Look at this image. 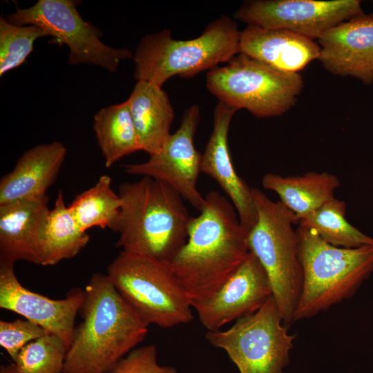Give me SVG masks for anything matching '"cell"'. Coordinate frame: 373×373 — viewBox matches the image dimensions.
<instances>
[{
    "label": "cell",
    "instance_id": "cell-1",
    "mask_svg": "<svg viewBox=\"0 0 373 373\" xmlns=\"http://www.w3.org/2000/svg\"><path fill=\"white\" fill-rule=\"evenodd\" d=\"M248 233L231 201L207 193L200 214L190 218L186 243L167 265L191 305L211 297L242 264Z\"/></svg>",
    "mask_w": 373,
    "mask_h": 373
},
{
    "label": "cell",
    "instance_id": "cell-2",
    "mask_svg": "<svg viewBox=\"0 0 373 373\" xmlns=\"http://www.w3.org/2000/svg\"><path fill=\"white\" fill-rule=\"evenodd\" d=\"M63 373H108L144 340L148 325L117 291L108 276L95 273L84 289Z\"/></svg>",
    "mask_w": 373,
    "mask_h": 373
},
{
    "label": "cell",
    "instance_id": "cell-3",
    "mask_svg": "<svg viewBox=\"0 0 373 373\" xmlns=\"http://www.w3.org/2000/svg\"><path fill=\"white\" fill-rule=\"evenodd\" d=\"M122 206L112 231L125 252L168 265L186 243L191 217L182 196L169 185L149 177L124 182Z\"/></svg>",
    "mask_w": 373,
    "mask_h": 373
},
{
    "label": "cell",
    "instance_id": "cell-4",
    "mask_svg": "<svg viewBox=\"0 0 373 373\" xmlns=\"http://www.w3.org/2000/svg\"><path fill=\"white\" fill-rule=\"evenodd\" d=\"M240 35L236 21L226 15L192 39H174L166 29L146 35L133 52L134 77L162 87L173 76L187 78L210 70L240 53Z\"/></svg>",
    "mask_w": 373,
    "mask_h": 373
},
{
    "label": "cell",
    "instance_id": "cell-5",
    "mask_svg": "<svg viewBox=\"0 0 373 373\" xmlns=\"http://www.w3.org/2000/svg\"><path fill=\"white\" fill-rule=\"evenodd\" d=\"M303 284L293 321L307 319L353 296L373 273V245L343 248L298 226Z\"/></svg>",
    "mask_w": 373,
    "mask_h": 373
},
{
    "label": "cell",
    "instance_id": "cell-6",
    "mask_svg": "<svg viewBox=\"0 0 373 373\" xmlns=\"http://www.w3.org/2000/svg\"><path fill=\"white\" fill-rule=\"evenodd\" d=\"M257 222L248 233V246L269 280L272 296L285 324L293 322L303 284L298 256L296 214L280 201L251 188Z\"/></svg>",
    "mask_w": 373,
    "mask_h": 373
},
{
    "label": "cell",
    "instance_id": "cell-7",
    "mask_svg": "<svg viewBox=\"0 0 373 373\" xmlns=\"http://www.w3.org/2000/svg\"><path fill=\"white\" fill-rule=\"evenodd\" d=\"M107 276L148 326L169 328L194 318L189 299L162 262L121 251L108 265Z\"/></svg>",
    "mask_w": 373,
    "mask_h": 373
},
{
    "label": "cell",
    "instance_id": "cell-8",
    "mask_svg": "<svg viewBox=\"0 0 373 373\" xmlns=\"http://www.w3.org/2000/svg\"><path fill=\"white\" fill-rule=\"evenodd\" d=\"M299 73L277 70L243 53L208 71L206 87L218 101L258 117L284 114L303 88Z\"/></svg>",
    "mask_w": 373,
    "mask_h": 373
},
{
    "label": "cell",
    "instance_id": "cell-9",
    "mask_svg": "<svg viewBox=\"0 0 373 373\" xmlns=\"http://www.w3.org/2000/svg\"><path fill=\"white\" fill-rule=\"evenodd\" d=\"M283 322L271 296L259 310L236 321L228 329L208 331L206 338L226 352L239 373H284L295 336Z\"/></svg>",
    "mask_w": 373,
    "mask_h": 373
},
{
    "label": "cell",
    "instance_id": "cell-10",
    "mask_svg": "<svg viewBox=\"0 0 373 373\" xmlns=\"http://www.w3.org/2000/svg\"><path fill=\"white\" fill-rule=\"evenodd\" d=\"M79 3L74 0H39L29 8H17L5 18L17 26H37L53 38V44L66 45L70 65L91 64L115 72L122 61L133 58V53L103 43L100 30L79 15Z\"/></svg>",
    "mask_w": 373,
    "mask_h": 373
},
{
    "label": "cell",
    "instance_id": "cell-11",
    "mask_svg": "<svg viewBox=\"0 0 373 373\" xmlns=\"http://www.w3.org/2000/svg\"><path fill=\"white\" fill-rule=\"evenodd\" d=\"M363 14L358 0H249L235 19L265 29H285L318 39L331 28Z\"/></svg>",
    "mask_w": 373,
    "mask_h": 373
},
{
    "label": "cell",
    "instance_id": "cell-12",
    "mask_svg": "<svg viewBox=\"0 0 373 373\" xmlns=\"http://www.w3.org/2000/svg\"><path fill=\"white\" fill-rule=\"evenodd\" d=\"M200 119V107L193 104L184 112L180 127L160 151L150 155L146 162L124 166L129 175L149 177L169 185L198 211L204 204V197L197 188L202 154L193 142Z\"/></svg>",
    "mask_w": 373,
    "mask_h": 373
},
{
    "label": "cell",
    "instance_id": "cell-13",
    "mask_svg": "<svg viewBox=\"0 0 373 373\" xmlns=\"http://www.w3.org/2000/svg\"><path fill=\"white\" fill-rule=\"evenodd\" d=\"M271 296L267 273L249 251L242 264L215 294L193 303L192 307L201 324L213 332L256 312Z\"/></svg>",
    "mask_w": 373,
    "mask_h": 373
},
{
    "label": "cell",
    "instance_id": "cell-14",
    "mask_svg": "<svg viewBox=\"0 0 373 373\" xmlns=\"http://www.w3.org/2000/svg\"><path fill=\"white\" fill-rule=\"evenodd\" d=\"M14 264L0 263V307L15 312L59 336L70 346L75 322L85 298L76 288L62 299H52L23 287L17 278Z\"/></svg>",
    "mask_w": 373,
    "mask_h": 373
},
{
    "label": "cell",
    "instance_id": "cell-15",
    "mask_svg": "<svg viewBox=\"0 0 373 373\" xmlns=\"http://www.w3.org/2000/svg\"><path fill=\"white\" fill-rule=\"evenodd\" d=\"M318 44V59L326 70L365 84L373 82V13H363L331 28Z\"/></svg>",
    "mask_w": 373,
    "mask_h": 373
},
{
    "label": "cell",
    "instance_id": "cell-16",
    "mask_svg": "<svg viewBox=\"0 0 373 373\" xmlns=\"http://www.w3.org/2000/svg\"><path fill=\"white\" fill-rule=\"evenodd\" d=\"M236 111L220 101L215 106L212 132L202 154L201 172L212 178L226 193L241 224L249 231L257 222L251 188L236 172L228 147L229 128Z\"/></svg>",
    "mask_w": 373,
    "mask_h": 373
},
{
    "label": "cell",
    "instance_id": "cell-17",
    "mask_svg": "<svg viewBox=\"0 0 373 373\" xmlns=\"http://www.w3.org/2000/svg\"><path fill=\"white\" fill-rule=\"evenodd\" d=\"M48 195L0 205V263L40 265L39 242L50 211Z\"/></svg>",
    "mask_w": 373,
    "mask_h": 373
},
{
    "label": "cell",
    "instance_id": "cell-18",
    "mask_svg": "<svg viewBox=\"0 0 373 373\" xmlns=\"http://www.w3.org/2000/svg\"><path fill=\"white\" fill-rule=\"evenodd\" d=\"M66 153L64 145L57 141L24 152L14 169L0 180V205L46 195Z\"/></svg>",
    "mask_w": 373,
    "mask_h": 373
},
{
    "label": "cell",
    "instance_id": "cell-19",
    "mask_svg": "<svg viewBox=\"0 0 373 373\" xmlns=\"http://www.w3.org/2000/svg\"><path fill=\"white\" fill-rule=\"evenodd\" d=\"M240 52L277 70L298 73L318 59L320 48L313 39L285 29L247 25L240 31Z\"/></svg>",
    "mask_w": 373,
    "mask_h": 373
},
{
    "label": "cell",
    "instance_id": "cell-20",
    "mask_svg": "<svg viewBox=\"0 0 373 373\" xmlns=\"http://www.w3.org/2000/svg\"><path fill=\"white\" fill-rule=\"evenodd\" d=\"M128 101L140 151H160L171 135L174 111L166 93L154 84L138 81Z\"/></svg>",
    "mask_w": 373,
    "mask_h": 373
},
{
    "label": "cell",
    "instance_id": "cell-21",
    "mask_svg": "<svg viewBox=\"0 0 373 373\" xmlns=\"http://www.w3.org/2000/svg\"><path fill=\"white\" fill-rule=\"evenodd\" d=\"M262 186L276 193L280 202L298 218L333 199L339 186L338 178L327 172H308L303 175L283 177L267 173Z\"/></svg>",
    "mask_w": 373,
    "mask_h": 373
},
{
    "label": "cell",
    "instance_id": "cell-22",
    "mask_svg": "<svg viewBox=\"0 0 373 373\" xmlns=\"http://www.w3.org/2000/svg\"><path fill=\"white\" fill-rule=\"evenodd\" d=\"M89 235L81 229L59 191L44 227L39 242L40 265H55L76 256L89 242Z\"/></svg>",
    "mask_w": 373,
    "mask_h": 373
},
{
    "label": "cell",
    "instance_id": "cell-23",
    "mask_svg": "<svg viewBox=\"0 0 373 373\" xmlns=\"http://www.w3.org/2000/svg\"><path fill=\"white\" fill-rule=\"evenodd\" d=\"M93 129L107 168L140 151L128 99L96 113Z\"/></svg>",
    "mask_w": 373,
    "mask_h": 373
},
{
    "label": "cell",
    "instance_id": "cell-24",
    "mask_svg": "<svg viewBox=\"0 0 373 373\" xmlns=\"http://www.w3.org/2000/svg\"><path fill=\"white\" fill-rule=\"evenodd\" d=\"M345 202L335 198L298 218L299 226L314 231L335 247L357 248L373 245V238L364 234L345 219Z\"/></svg>",
    "mask_w": 373,
    "mask_h": 373
},
{
    "label": "cell",
    "instance_id": "cell-25",
    "mask_svg": "<svg viewBox=\"0 0 373 373\" xmlns=\"http://www.w3.org/2000/svg\"><path fill=\"white\" fill-rule=\"evenodd\" d=\"M121 206L119 194L111 188V178L103 175L92 187L77 195L68 207L81 229L87 231L95 227L112 229Z\"/></svg>",
    "mask_w": 373,
    "mask_h": 373
},
{
    "label": "cell",
    "instance_id": "cell-26",
    "mask_svg": "<svg viewBox=\"0 0 373 373\" xmlns=\"http://www.w3.org/2000/svg\"><path fill=\"white\" fill-rule=\"evenodd\" d=\"M68 347L48 334L26 345L13 361L15 373H63Z\"/></svg>",
    "mask_w": 373,
    "mask_h": 373
},
{
    "label": "cell",
    "instance_id": "cell-27",
    "mask_svg": "<svg viewBox=\"0 0 373 373\" xmlns=\"http://www.w3.org/2000/svg\"><path fill=\"white\" fill-rule=\"evenodd\" d=\"M46 36V32L37 26H17L1 17L0 76L24 63L33 50L35 41Z\"/></svg>",
    "mask_w": 373,
    "mask_h": 373
},
{
    "label": "cell",
    "instance_id": "cell-28",
    "mask_svg": "<svg viewBox=\"0 0 373 373\" xmlns=\"http://www.w3.org/2000/svg\"><path fill=\"white\" fill-rule=\"evenodd\" d=\"M48 334L44 328L27 319L0 321V345L13 361L26 345Z\"/></svg>",
    "mask_w": 373,
    "mask_h": 373
},
{
    "label": "cell",
    "instance_id": "cell-29",
    "mask_svg": "<svg viewBox=\"0 0 373 373\" xmlns=\"http://www.w3.org/2000/svg\"><path fill=\"white\" fill-rule=\"evenodd\" d=\"M108 373H178L171 366L160 365L154 345L134 348Z\"/></svg>",
    "mask_w": 373,
    "mask_h": 373
},
{
    "label": "cell",
    "instance_id": "cell-30",
    "mask_svg": "<svg viewBox=\"0 0 373 373\" xmlns=\"http://www.w3.org/2000/svg\"><path fill=\"white\" fill-rule=\"evenodd\" d=\"M0 373H15L13 363L1 365Z\"/></svg>",
    "mask_w": 373,
    "mask_h": 373
}]
</instances>
